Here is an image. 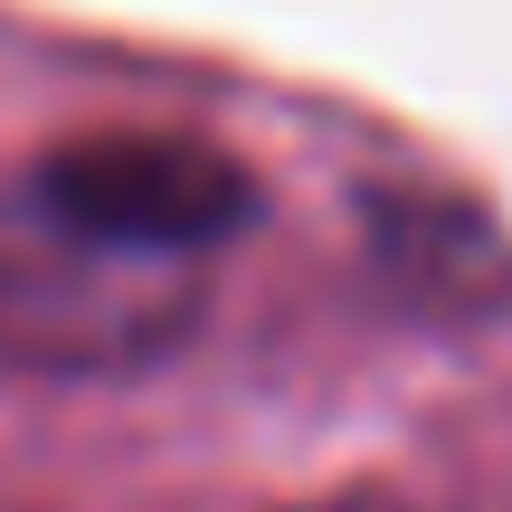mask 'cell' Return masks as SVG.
Masks as SVG:
<instances>
[{
    "label": "cell",
    "instance_id": "1",
    "mask_svg": "<svg viewBox=\"0 0 512 512\" xmlns=\"http://www.w3.org/2000/svg\"><path fill=\"white\" fill-rule=\"evenodd\" d=\"M29 200L76 247H114V256H200L256 219V181L219 143H190V133H86V143H57L38 162Z\"/></svg>",
    "mask_w": 512,
    "mask_h": 512
},
{
    "label": "cell",
    "instance_id": "2",
    "mask_svg": "<svg viewBox=\"0 0 512 512\" xmlns=\"http://www.w3.org/2000/svg\"><path fill=\"white\" fill-rule=\"evenodd\" d=\"M304 512H408V503H380V494H351V503H304Z\"/></svg>",
    "mask_w": 512,
    "mask_h": 512
}]
</instances>
